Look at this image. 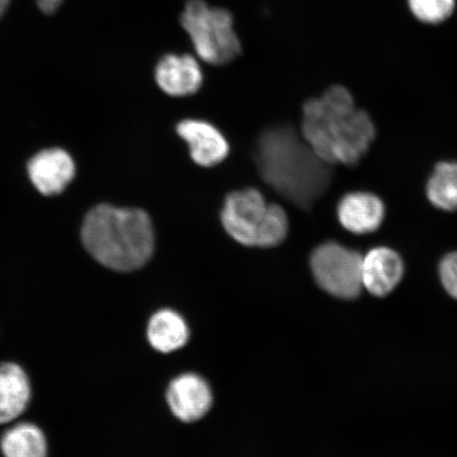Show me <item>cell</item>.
Here are the masks:
<instances>
[{"label": "cell", "mask_w": 457, "mask_h": 457, "mask_svg": "<svg viewBox=\"0 0 457 457\" xmlns=\"http://www.w3.org/2000/svg\"><path fill=\"white\" fill-rule=\"evenodd\" d=\"M302 135L325 162L355 165L373 145L376 129L350 91L333 86L321 98L305 103Z\"/></svg>", "instance_id": "cell-1"}, {"label": "cell", "mask_w": 457, "mask_h": 457, "mask_svg": "<svg viewBox=\"0 0 457 457\" xmlns=\"http://www.w3.org/2000/svg\"><path fill=\"white\" fill-rule=\"evenodd\" d=\"M255 160L266 184L302 209H310L329 187L330 164L293 129L264 131L256 143Z\"/></svg>", "instance_id": "cell-2"}, {"label": "cell", "mask_w": 457, "mask_h": 457, "mask_svg": "<svg viewBox=\"0 0 457 457\" xmlns=\"http://www.w3.org/2000/svg\"><path fill=\"white\" fill-rule=\"evenodd\" d=\"M82 241L86 250L103 266L130 272L150 261L155 234L145 211L101 204L86 215Z\"/></svg>", "instance_id": "cell-3"}, {"label": "cell", "mask_w": 457, "mask_h": 457, "mask_svg": "<svg viewBox=\"0 0 457 457\" xmlns=\"http://www.w3.org/2000/svg\"><path fill=\"white\" fill-rule=\"evenodd\" d=\"M221 221L231 237L248 247H274L288 233L285 211L278 204H268L254 188L228 194Z\"/></svg>", "instance_id": "cell-4"}, {"label": "cell", "mask_w": 457, "mask_h": 457, "mask_svg": "<svg viewBox=\"0 0 457 457\" xmlns=\"http://www.w3.org/2000/svg\"><path fill=\"white\" fill-rule=\"evenodd\" d=\"M180 22L197 55L208 64L226 65L241 54L242 44L228 11L210 8L204 0H188Z\"/></svg>", "instance_id": "cell-5"}, {"label": "cell", "mask_w": 457, "mask_h": 457, "mask_svg": "<svg viewBox=\"0 0 457 457\" xmlns=\"http://www.w3.org/2000/svg\"><path fill=\"white\" fill-rule=\"evenodd\" d=\"M363 256L338 243H325L313 251L312 271L320 287L342 299L361 293Z\"/></svg>", "instance_id": "cell-6"}, {"label": "cell", "mask_w": 457, "mask_h": 457, "mask_svg": "<svg viewBox=\"0 0 457 457\" xmlns=\"http://www.w3.org/2000/svg\"><path fill=\"white\" fill-rule=\"evenodd\" d=\"M34 187L44 195H56L65 190L76 175V165L70 154L60 148L38 153L28 165Z\"/></svg>", "instance_id": "cell-7"}, {"label": "cell", "mask_w": 457, "mask_h": 457, "mask_svg": "<svg viewBox=\"0 0 457 457\" xmlns=\"http://www.w3.org/2000/svg\"><path fill=\"white\" fill-rule=\"evenodd\" d=\"M167 399L171 412L185 422L203 419L212 404L207 382L193 374L182 375L171 382Z\"/></svg>", "instance_id": "cell-8"}, {"label": "cell", "mask_w": 457, "mask_h": 457, "mask_svg": "<svg viewBox=\"0 0 457 457\" xmlns=\"http://www.w3.org/2000/svg\"><path fill=\"white\" fill-rule=\"evenodd\" d=\"M402 257L391 248L376 247L363 256L362 284L370 295L386 296L402 281Z\"/></svg>", "instance_id": "cell-9"}, {"label": "cell", "mask_w": 457, "mask_h": 457, "mask_svg": "<svg viewBox=\"0 0 457 457\" xmlns=\"http://www.w3.org/2000/svg\"><path fill=\"white\" fill-rule=\"evenodd\" d=\"M177 133L190 147L194 162L202 167H213L228 156V142L212 124L199 120H185L177 127Z\"/></svg>", "instance_id": "cell-10"}, {"label": "cell", "mask_w": 457, "mask_h": 457, "mask_svg": "<svg viewBox=\"0 0 457 457\" xmlns=\"http://www.w3.org/2000/svg\"><path fill=\"white\" fill-rule=\"evenodd\" d=\"M385 204L371 193L346 194L338 204L340 224L345 230L359 236L378 230L385 220Z\"/></svg>", "instance_id": "cell-11"}, {"label": "cell", "mask_w": 457, "mask_h": 457, "mask_svg": "<svg viewBox=\"0 0 457 457\" xmlns=\"http://www.w3.org/2000/svg\"><path fill=\"white\" fill-rule=\"evenodd\" d=\"M156 82L165 94L186 96L195 94L203 85V71L191 55L168 54L158 62Z\"/></svg>", "instance_id": "cell-12"}, {"label": "cell", "mask_w": 457, "mask_h": 457, "mask_svg": "<svg viewBox=\"0 0 457 457\" xmlns=\"http://www.w3.org/2000/svg\"><path fill=\"white\" fill-rule=\"evenodd\" d=\"M30 398L26 371L16 363L0 364V424H8L24 413Z\"/></svg>", "instance_id": "cell-13"}, {"label": "cell", "mask_w": 457, "mask_h": 457, "mask_svg": "<svg viewBox=\"0 0 457 457\" xmlns=\"http://www.w3.org/2000/svg\"><path fill=\"white\" fill-rule=\"evenodd\" d=\"M147 337L155 350L170 353L186 345L188 330L179 313L162 311L154 314L148 323Z\"/></svg>", "instance_id": "cell-14"}, {"label": "cell", "mask_w": 457, "mask_h": 457, "mask_svg": "<svg viewBox=\"0 0 457 457\" xmlns=\"http://www.w3.org/2000/svg\"><path fill=\"white\" fill-rule=\"evenodd\" d=\"M4 457H47L48 445L45 434L30 422L10 428L0 441Z\"/></svg>", "instance_id": "cell-15"}, {"label": "cell", "mask_w": 457, "mask_h": 457, "mask_svg": "<svg viewBox=\"0 0 457 457\" xmlns=\"http://www.w3.org/2000/svg\"><path fill=\"white\" fill-rule=\"evenodd\" d=\"M427 196L439 210H457V162H439L428 180Z\"/></svg>", "instance_id": "cell-16"}, {"label": "cell", "mask_w": 457, "mask_h": 457, "mask_svg": "<svg viewBox=\"0 0 457 457\" xmlns=\"http://www.w3.org/2000/svg\"><path fill=\"white\" fill-rule=\"evenodd\" d=\"M408 3L416 19L428 25L441 24L455 9V0H408Z\"/></svg>", "instance_id": "cell-17"}, {"label": "cell", "mask_w": 457, "mask_h": 457, "mask_svg": "<svg viewBox=\"0 0 457 457\" xmlns=\"http://www.w3.org/2000/svg\"><path fill=\"white\" fill-rule=\"evenodd\" d=\"M439 274L445 289L457 299V251L444 257L439 265Z\"/></svg>", "instance_id": "cell-18"}, {"label": "cell", "mask_w": 457, "mask_h": 457, "mask_svg": "<svg viewBox=\"0 0 457 457\" xmlns=\"http://www.w3.org/2000/svg\"><path fill=\"white\" fill-rule=\"evenodd\" d=\"M62 0H37L38 8L45 14H54L60 8Z\"/></svg>", "instance_id": "cell-19"}, {"label": "cell", "mask_w": 457, "mask_h": 457, "mask_svg": "<svg viewBox=\"0 0 457 457\" xmlns=\"http://www.w3.org/2000/svg\"><path fill=\"white\" fill-rule=\"evenodd\" d=\"M9 3L10 0H0V19H2L5 10H7Z\"/></svg>", "instance_id": "cell-20"}]
</instances>
